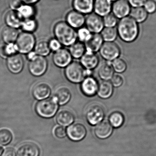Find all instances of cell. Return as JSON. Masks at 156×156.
Listing matches in <instances>:
<instances>
[{
  "label": "cell",
  "instance_id": "1",
  "mask_svg": "<svg viewBox=\"0 0 156 156\" xmlns=\"http://www.w3.org/2000/svg\"><path fill=\"white\" fill-rule=\"evenodd\" d=\"M117 31L121 40L126 42H131L138 35V25L131 17H124L119 22Z\"/></svg>",
  "mask_w": 156,
  "mask_h": 156
},
{
  "label": "cell",
  "instance_id": "2",
  "mask_svg": "<svg viewBox=\"0 0 156 156\" xmlns=\"http://www.w3.org/2000/svg\"><path fill=\"white\" fill-rule=\"evenodd\" d=\"M54 33L55 38L64 46H71L76 42L78 38L74 28L65 22L56 23L54 28Z\"/></svg>",
  "mask_w": 156,
  "mask_h": 156
},
{
  "label": "cell",
  "instance_id": "3",
  "mask_svg": "<svg viewBox=\"0 0 156 156\" xmlns=\"http://www.w3.org/2000/svg\"><path fill=\"white\" fill-rule=\"evenodd\" d=\"M59 106L55 99L52 98L38 101L35 105V111L37 115L44 118H50L55 115Z\"/></svg>",
  "mask_w": 156,
  "mask_h": 156
},
{
  "label": "cell",
  "instance_id": "4",
  "mask_svg": "<svg viewBox=\"0 0 156 156\" xmlns=\"http://www.w3.org/2000/svg\"><path fill=\"white\" fill-rule=\"evenodd\" d=\"M65 75L68 81L74 83H82L87 77L85 68L77 62H72L66 67Z\"/></svg>",
  "mask_w": 156,
  "mask_h": 156
},
{
  "label": "cell",
  "instance_id": "5",
  "mask_svg": "<svg viewBox=\"0 0 156 156\" xmlns=\"http://www.w3.org/2000/svg\"><path fill=\"white\" fill-rule=\"evenodd\" d=\"M36 43L35 37L33 33L23 32L19 34L15 43L18 52L27 54L34 49Z\"/></svg>",
  "mask_w": 156,
  "mask_h": 156
},
{
  "label": "cell",
  "instance_id": "6",
  "mask_svg": "<svg viewBox=\"0 0 156 156\" xmlns=\"http://www.w3.org/2000/svg\"><path fill=\"white\" fill-rule=\"evenodd\" d=\"M48 62L45 57L37 55L29 64V70L32 75L34 76H42L47 71Z\"/></svg>",
  "mask_w": 156,
  "mask_h": 156
},
{
  "label": "cell",
  "instance_id": "7",
  "mask_svg": "<svg viewBox=\"0 0 156 156\" xmlns=\"http://www.w3.org/2000/svg\"><path fill=\"white\" fill-rule=\"evenodd\" d=\"M100 55L108 61H114L119 56L120 50L119 46L114 42H105L99 50Z\"/></svg>",
  "mask_w": 156,
  "mask_h": 156
},
{
  "label": "cell",
  "instance_id": "8",
  "mask_svg": "<svg viewBox=\"0 0 156 156\" xmlns=\"http://www.w3.org/2000/svg\"><path fill=\"white\" fill-rule=\"evenodd\" d=\"M105 113L104 108L100 105H93L87 110L86 119L89 124L93 126L98 125L104 119Z\"/></svg>",
  "mask_w": 156,
  "mask_h": 156
},
{
  "label": "cell",
  "instance_id": "9",
  "mask_svg": "<svg viewBox=\"0 0 156 156\" xmlns=\"http://www.w3.org/2000/svg\"><path fill=\"white\" fill-rule=\"evenodd\" d=\"M54 64L60 68L66 67L72 62V56L70 51L65 48H61L55 52L52 57Z\"/></svg>",
  "mask_w": 156,
  "mask_h": 156
},
{
  "label": "cell",
  "instance_id": "10",
  "mask_svg": "<svg viewBox=\"0 0 156 156\" xmlns=\"http://www.w3.org/2000/svg\"><path fill=\"white\" fill-rule=\"evenodd\" d=\"M87 28L93 33H99L104 29V23L101 16L96 13H91L86 19Z\"/></svg>",
  "mask_w": 156,
  "mask_h": 156
},
{
  "label": "cell",
  "instance_id": "11",
  "mask_svg": "<svg viewBox=\"0 0 156 156\" xmlns=\"http://www.w3.org/2000/svg\"><path fill=\"white\" fill-rule=\"evenodd\" d=\"M66 132L71 140L78 141L83 140L86 136L87 129L83 124L75 123L68 127Z\"/></svg>",
  "mask_w": 156,
  "mask_h": 156
},
{
  "label": "cell",
  "instance_id": "12",
  "mask_svg": "<svg viewBox=\"0 0 156 156\" xmlns=\"http://www.w3.org/2000/svg\"><path fill=\"white\" fill-rule=\"evenodd\" d=\"M98 84L96 79L92 76H87L81 84V90L87 96H94L97 93Z\"/></svg>",
  "mask_w": 156,
  "mask_h": 156
},
{
  "label": "cell",
  "instance_id": "13",
  "mask_svg": "<svg viewBox=\"0 0 156 156\" xmlns=\"http://www.w3.org/2000/svg\"><path fill=\"white\" fill-rule=\"evenodd\" d=\"M7 68L12 73L18 74L21 73L24 67V61L21 55L15 54L9 57L6 62Z\"/></svg>",
  "mask_w": 156,
  "mask_h": 156
},
{
  "label": "cell",
  "instance_id": "14",
  "mask_svg": "<svg viewBox=\"0 0 156 156\" xmlns=\"http://www.w3.org/2000/svg\"><path fill=\"white\" fill-rule=\"evenodd\" d=\"M41 153L39 146L33 142H25L17 149V156H39Z\"/></svg>",
  "mask_w": 156,
  "mask_h": 156
},
{
  "label": "cell",
  "instance_id": "15",
  "mask_svg": "<svg viewBox=\"0 0 156 156\" xmlns=\"http://www.w3.org/2000/svg\"><path fill=\"white\" fill-rule=\"evenodd\" d=\"M113 14L117 18L126 17L130 12V4L126 0H117L112 7Z\"/></svg>",
  "mask_w": 156,
  "mask_h": 156
},
{
  "label": "cell",
  "instance_id": "16",
  "mask_svg": "<svg viewBox=\"0 0 156 156\" xmlns=\"http://www.w3.org/2000/svg\"><path fill=\"white\" fill-rule=\"evenodd\" d=\"M51 90L49 85L46 83L36 84L32 89V95L37 100H41L48 98L51 94Z\"/></svg>",
  "mask_w": 156,
  "mask_h": 156
},
{
  "label": "cell",
  "instance_id": "17",
  "mask_svg": "<svg viewBox=\"0 0 156 156\" xmlns=\"http://www.w3.org/2000/svg\"><path fill=\"white\" fill-rule=\"evenodd\" d=\"M99 58L96 54L93 52L87 51L81 58V63L87 70H93L99 63Z\"/></svg>",
  "mask_w": 156,
  "mask_h": 156
},
{
  "label": "cell",
  "instance_id": "18",
  "mask_svg": "<svg viewBox=\"0 0 156 156\" xmlns=\"http://www.w3.org/2000/svg\"><path fill=\"white\" fill-rule=\"evenodd\" d=\"M66 22L73 28H81L85 23L86 19L83 13L76 10L70 12L66 17Z\"/></svg>",
  "mask_w": 156,
  "mask_h": 156
},
{
  "label": "cell",
  "instance_id": "19",
  "mask_svg": "<svg viewBox=\"0 0 156 156\" xmlns=\"http://www.w3.org/2000/svg\"><path fill=\"white\" fill-rule=\"evenodd\" d=\"M103 40L101 34L93 33L90 38L85 42L86 49L88 51L93 52L98 51L103 44Z\"/></svg>",
  "mask_w": 156,
  "mask_h": 156
},
{
  "label": "cell",
  "instance_id": "20",
  "mask_svg": "<svg viewBox=\"0 0 156 156\" xmlns=\"http://www.w3.org/2000/svg\"><path fill=\"white\" fill-rule=\"evenodd\" d=\"M94 0H73V7L83 14H88L94 9Z\"/></svg>",
  "mask_w": 156,
  "mask_h": 156
},
{
  "label": "cell",
  "instance_id": "21",
  "mask_svg": "<svg viewBox=\"0 0 156 156\" xmlns=\"http://www.w3.org/2000/svg\"><path fill=\"white\" fill-rule=\"evenodd\" d=\"M113 128L107 121L100 122L95 128L94 133L97 137L101 139L107 138L112 134Z\"/></svg>",
  "mask_w": 156,
  "mask_h": 156
},
{
  "label": "cell",
  "instance_id": "22",
  "mask_svg": "<svg viewBox=\"0 0 156 156\" xmlns=\"http://www.w3.org/2000/svg\"><path fill=\"white\" fill-rule=\"evenodd\" d=\"M110 0H95L94 3L95 12L100 16H105L110 13L112 9Z\"/></svg>",
  "mask_w": 156,
  "mask_h": 156
},
{
  "label": "cell",
  "instance_id": "23",
  "mask_svg": "<svg viewBox=\"0 0 156 156\" xmlns=\"http://www.w3.org/2000/svg\"><path fill=\"white\" fill-rule=\"evenodd\" d=\"M5 21L7 26L18 29L21 27L23 20L17 11L12 10L7 12L5 16Z\"/></svg>",
  "mask_w": 156,
  "mask_h": 156
},
{
  "label": "cell",
  "instance_id": "24",
  "mask_svg": "<svg viewBox=\"0 0 156 156\" xmlns=\"http://www.w3.org/2000/svg\"><path fill=\"white\" fill-rule=\"evenodd\" d=\"M55 119L58 125L62 126H67L74 122V116L71 111L63 110L58 113Z\"/></svg>",
  "mask_w": 156,
  "mask_h": 156
},
{
  "label": "cell",
  "instance_id": "25",
  "mask_svg": "<svg viewBox=\"0 0 156 156\" xmlns=\"http://www.w3.org/2000/svg\"><path fill=\"white\" fill-rule=\"evenodd\" d=\"M53 98L58 105H63L67 104L71 99V92L66 87H60L56 90Z\"/></svg>",
  "mask_w": 156,
  "mask_h": 156
},
{
  "label": "cell",
  "instance_id": "26",
  "mask_svg": "<svg viewBox=\"0 0 156 156\" xmlns=\"http://www.w3.org/2000/svg\"><path fill=\"white\" fill-rule=\"evenodd\" d=\"M99 77L103 80L108 81L114 76V70L112 64L108 62L102 63L98 69Z\"/></svg>",
  "mask_w": 156,
  "mask_h": 156
},
{
  "label": "cell",
  "instance_id": "27",
  "mask_svg": "<svg viewBox=\"0 0 156 156\" xmlns=\"http://www.w3.org/2000/svg\"><path fill=\"white\" fill-rule=\"evenodd\" d=\"M19 34L17 29L7 26L3 29L2 32V38L6 44L15 43Z\"/></svg>",
  "mask_w": 156,
  "mask_h": 156
},
{
  "label": "cell",
  "instance_id": "28",
  "mask_svg": "<svg viewBox=\"0 0 156 156\" xmlns=\"http://www.w3.org/2000/svg\"><path fill=\"white\" fill-rule=\"evenodd\" d=\"M113 93V86L111 82L104 80L98 85V96L103 99L109 98Z\"/></svg>",
  "mask_w": 156,
  "mask_h": 156
},
{
  "label": "cell",
  "instance_id": "29",
  "mask_svg": "<svg viewBox=\"0 0 156 156\" xmlns=\"http://www.w3.org/2000/svg\"><path fill=\"white\" fill-rule=\"evenodd\" d=\"M34 50L37 55L44 57L49 55L51 51L49 42L45 40H41L37 41L34 46Z\"/></svg>",
  "mask_w": 156,
  "mask_h": 156
},
{
  "label": "cell",
  "instance_id": "30",
  "mask_svg": "<svg viewBox=\"0 0 156 156\" xmlns=\"http://www.w3.org/2000/svg\"><path fill=\"white\" fill-rule=\"evenodd\" d=\"M18 49L15 43L6 44L0 47V57L3 59H8L9 57L17 54Z\"/></svg>",
  "mask_w": 156,
  "mask_h": 156
},
{
  "label": "cell",
  "instance_id": "31",
  "mask_svg": "<svg viewBox=\"0 0 156 156\" xmlns=\"http://www.w3.org/2000/svg\"><path fill=\"white\" fill-rule=\"evenodd\" d=\"M85 50V46L82 42H76L70 46L69 51L72 57L79 59L83 55Z\"/></svg>",
  "mask_w": 156,
  "mask_h": 156
},
{
  "label": "cell",
  "instance_id": "32",
  "mask_svg": "<svg viewBox=\"0 0 156 156\" xmlns=\"http://www.w3.org/2000/svg\"><path fill=\"white\" fill-rule=\"evenodd\" d=\"M130 16L136 22L142 23L147 17V12L142 7L134 8L130 12Z\"/></svg>",
  "mask_w": 156,
  "mask_h": 156
},
{
  "label": "cell",
  "instance_id": "33",
  "mask_svg": "<svg viewBox=\"0 0 156 156\" xmlns=\"http://www.w3.org/2000/svg\"><path fill=\"white\" fill-rule=\"evenodd\" d=\"M23 20L33 18L35 13V9L32 5H22L16 10Z\"/></svg>",
  "mask_w": 156,
  "mask_h": 156
},
{
  "label": "cell",
  "instance_id": "34",
  "mask_svg": "<svg viewBox=\"0 0 156 156\" xmlns=\"http://www.w3.org/2000/svg\"><path fill=\"white\" fill-rule=\"evenodd\" d=\"M110 125L115 128H119L122 126L124 122V116L119 111L112 112L108 118Z\"/></svg>",
  "mask_w": 156,
  "mask_h": 156
},
{
  "label": "cell",
  "instance_id": "35",
  "mask_svg": "<svg viewBox=\"0 0 156 156\" xmlns=\"http://www.w3.org/2000/svg\"><path fill=\"white\" fill-rule=\"evenodd\" d=\"M118 31L114 27H106L101 31V36L105 42H113L117 37Z\"/></svg>",
  "mask_w": 156,
  "mask_h": 156
},
{
  "label": "cell",
  "instance_id": "36",
  "mask_svg": "<svg viewBox=\"0 0 156 156\" xmlns=\"http://www.w3.org/2000/svg\"><path fill=\"white\" fill-rule=\"evenodd\" d=\"M13 139L12 132L8 129H0V145L7 146L11 142Z\"/></svg>",
  "mask_w": 156,
  "mask_h": 156
},
{
  "label": "cell",
  "instance_id": "37",
  "mask_svg": "<svg viewBox=\"0 0 156 156\" xmlns=\"http://www.w3.org/2000/svg\"><path fill=\"white\" fill-rule=\"evenodd\" d=\"M21 27L24 32L32 33L37 29V22L33 18L25 19L23 21Z\"/></svg>",
  "mask_w": 156,
  "mask_h": 156
},
{
  "label": "cell",
  "instance_id": "38",
  "mask_svg": "<svg viewBox=\"0 0 156 156\" xmlns=\"http://www.w3.org/2000/svg\"><path fill=\"white\" fill-rule=\"evenodd\" d=\"M114 71L118 73H123L127 68V65L125 61L120 58H116L112 63Z\"/></svg>",
  "mask_w": 156,
  "mask_h": 156
},
{
  "label": "cell",
  "instance_id": "39",
  "mask_svg": "<svg viewBox=\"0 0 156 156\" xmlns=\"http://www.w3.org/2000/svg\"><path fill=\"white\" fill-rule=\"evenodd\" d=\"M117 17L114 14L109 13L104 16L103 21L106 27H114L117 23Z\"/></svg>",
  "mask_w": 156,
  "mask_h": 156
},
{
  "label": "cell",
  "instance_id": "40",
  "mask_svg": "<svg viewBox=\"0 0 156 156\" xmlns=\"http://www.w3.org/2000/svg\"><path fill=\"white\" fill-rule=\"evenodd\" d=\"M77 37L79 41L82 42H85L91 36V32L86 28H81L77 32Z\"/></svg>",
  "mask_w": 156,
  "mask_h": 156
},
{
  "label": "cell",
  "instance_id": "41",
  "mask_svg": "<svg viewBox=\"0 0 156 156\" xmlns=\"http://www.w3.org/2000/svg\"><path fill=\"white\" fill-rule=\"evenodd\" d=\"M144 9L148 13H153L156 11V2L153 0L147 1L144 4Z\"/></svg>",
  "mask_w": 156,
  "mask_h": 156
},
{
  "label": "cell",
  "instance_id": "42",
  "mask_svg": "<svg viewBox=\"0 0 156 156\" xmlns=\"http://www.w3.org/2000/svg\"><path fill=\"white\" fill-rule=\"evenodd\" d=\"M111 83L113 86L116 87H119L123 83V77L119 75H115L113 76L111 79Z\"/></svg>",
  "mask_w": 156,
  "mask_h": 156
},
{
  "label": "cell",
  "instance_id": "43",
  "mask_svg": "<svg viewBox=\"0 0 156 156\" xmlns=\"http://www.w3.org/2000/svg\"><path fill=\"white\" fill-rule=\"evenodd\" d=\"M49 44L51 51H56L62 48V44L56 38L50 40Z\"/></svg>",
  "mask_w": 156,
  "mask_h": 156
},
{
  "label": "cell",
  "instance_id": "44",
  "mask_svg": "<svg viewBox=\"0 0 156 156\" xmlns=\"http://www.w3.org/2000/svg\"><path fill=\"white\" fill-rule=\"evenodd\" d=\"M54 134L56 137L59 139L64 138L67 134L65 128L62 126H57L54 129Z\"/></svg>",
  "mask_w": 156,
  "mask_h": 156
},
{
  "label": "cell",
  "instance_id": "45",
  "mask_svg": "<svg viewBox=\"0 0 156 156\" xmlns=\"http://www.w3.org/2000/svg\"><path fill=\"white\" fill-rule=\"evenodd\" d=\"M9 5L12 10H17L22 5L21 0H9Z\"/></svg>",
  "mask_w": 156,
  "mask_h": 156
},
{
  "label": "cell",
  "instance_id": "46",
  "mask_svg": "<svg viewBox=\"0 0 156 156\" xmlns=\"http://www.w3.org/2000/svg\"><path fill=\"white\" fill-rule=\"evenodd\" d=\"M129 3L134 8L142 7L144 5L147 0H128Z\"/></svg>",
  "mask_w": 156,
  "mask_h": 156
},
{
  "label": "cell",
  "instance_id": "47",
  "mask_svg": "<svg viewBox=\"0 0 156 156\" xmlns=\"http://www.w3.org/2000/svg\"><path fill=\"white\" fill-rule=\"evenodd\" d=\"M2 156H17L15 150L12 148H9L5 150Z\"/></svg>",
  "mask_w": 156,
  "mask_h": 156
},
{
  "label": "cell",
  "instance_id": "48",
  "mask_svg": "<svg viewBox=\"0 0 156 156\" xmlns=\"http://www.w3.org/2000/svg\"><path fill=\"white\" fill-rule=\"evenodd\" d=\"M37 54L35 53L34 51H32L30 52V53L27 54V58L29 61H31L34 59L37 56Z\"/></svg>",
  "mask_w": 156,
  "mask_h": 156
},
{
  "label": "cell",
  "instance_id": "49",
  "mask_svg": "<svg viewBox=\"0 0 156 156\" xmlns=\"http://www.w3.org/2000/svg\"><path fill=\"white\" fill-rule=\"evenodd\" d=\"M21 1L25 4L31 5L37 3L39 1V0H21Z\"/></svg>",
  "mask_w": 156,
  "mask_h": 156
},
{
  "label": "cell",
  "instance_id": "50",
  "mask_svg": "<svg viewBox=\"0 0 156 156\" xmlns=\"http://www.w3.org/2000/svg\"><path fill=\"white\" fill-rule=\"evenodd\" d=\"M4 149L2 147L0 146V156H2V155L3 154V152H4Z\"/></svg>",
  "mask_w": 156,
  "mask_h": 156
},
{
  "label": "cell",
  "instance_id": "51",
  "mask_svg": "<svg viewBox=\"0 0 156 156\" xmlns=\"http://www.w3.org/2000/svg\"><path fill=\"white\" fill-rule=\"evenodd\" d=\"M110 1H116L117 0H110Z\"/></svg>",
  "mask_w": 156,
  "mask_h": 156
}]
</instances>
